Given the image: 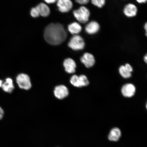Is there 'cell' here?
Here are the masks:
<instances>
[{
    "label": "cell",
    "instance_id": "obj_1",
    "mask_svg": "<svg viewBox=\"0 0 147 147\" xmlns=\"http://www.w3.org/2000/svg\"><path fill=\"white\" fill-rule=\"evenodd\" d=\"M67 33L62 25L59 23H51L46 27L44 38L50 45H57L65 41Z\"/></svg>",
    "mask_w": 147,
    "mask_h": 147
},
{
    "label": "cell",
    "instance_id": "obj_2",
    "mask_svg": "<svg viewBox=\"0 0 147 147\" xmlns=\"http://www.w3.org/2000/svg\"><path fill=\"white\" fill-rule=\"evenodd\" d=\"M73 14L79 22L82 24L87 22L90 15L89 9L84 6L81 7L77 10L74 11Z\"/></svg>",
    "mask_w": 147,
    "mask_h": 147
},
{
    "label": "cell",
    "instance_id": "obj_3",
    "mask_svg": "<svg viewBox=\"0 0 147 147\" xmlns=\"http://www.w3.org/2000/svg\"><path fill=\"white\" fill-rule=\"evenodd\" d=\"M69 47L74 51L82 50L85 47V42L81 36H73L70 40L68 43Z\"/></svg>",
    "mask_w": 147,
    "mask_h": 147
},
{
    "label": "cell",
    "instance_id": "obj_4",
    "mask_svg": "<svg viewBox=\"0 0 147 147\" xmlns=\"http://www.w3.org/2000/svg\"><path fill=\"white\" fill-rule=\"evenodd\" d=\"M16 81L18 85L22 89L28 90L32 87L30 78L28 75L25 74L18 75L16 77Z\"/></svg>",
    "mask_w": 147,
    "mask_h": 147
},
{
    "label": "cell",
    "instance_id": "obj_5",
    "mask_svg": "<svg viewBox=\"0 0 147 147\" xmlns=\"http://www.w3.org/2000/svg\"><path fill=\"white\" fill-rule=\"evenodd\" d=\"M57 5L59 10L62 13L69 12L73 6L71 0H58Z\"/></svg>",
    "mask_w": 147,
    "mask_h": 147
},
{
    "label": "cell",
    "instance_id": "obj_6",
    "mask_svg": "<svg viewBox=\"0 0 147 147\" xmlns=\"http://www.w3.org/2000/svg\"><path fill=\"white\" fill-rule=\"evenodd\" d=\"M54 94L57 98L62 100L68 95L69 90L65 86L62 85L58 86L55 87Z\"/></svg>",
    "mask_w": 147,
    "mask_h": 147
},
{
    "label": "cell",
    "instance_id": "obj_7",
    "mask_svg": "<svg viewBox=\"0 0 147 147\" xmlns=\"http://www.w3.org/2000/svg\"><path fill=\"white\" fill-rule=\"evenodd\" d=\"M80 61L87 68L93 67L95 63L94 57L93 55L88 53H84L81 58Z\"/></svg>",
    "mask_w": 147,
    "mask_h": 147
},
{
    "label": "cell",
    "instance_id": "obj_8",
    "mask_svg": "<svg viewBox=\"0 0 147 147\" xmlns=\"http://www.w3.org/2000/svg\"><path fill=\"white\" fill-rule=\"evenodd\" d=\"M135 86L131 84H127L123 86L121 89V92L123 96L126 97L133 96L136 92Z\"/></svg>",
    "mask_w": 147,
    "mask_h": 147
},
{
    "label": "cell",
    "instance_id": "obj_9",
    "mask_svg": "<svg viewBox=\"0 0 147 147\" xmlns=\"http://www.w3.org/2000/svg\"><path fill=\"white\" fill-rule=\"evenodd\" d=\"M138 9L136 5L133 3H128L125 6L123 12L127 17L132 18L136 16Z\"/></svg>",
    "mask_w": 147,
    "mask_h": 147
},
{
    "label": "cell",
    "instance_id": "obj_10",
    "mask_svg": "<svg viewBox=\"0 0 147 147\" xmlns=\"http://www.w3.org/2000/svg\"><path fill=\"white\" fill-rule=\"evenodd\" d=\"M63 66L65 71L68 73L72 74L75 72L76 64L72 59H66L63 62Z\"/></svg>",
    "mask_w": 147,
    "mask_h": 147
},
{
    "label": "cell",
    "instance_id": "obj_11",
    "mask_svg": "<svg viewBox=\"0 0 147 147\" xmlns=\"http://www.w3.org/2000/svg\"><path fill=\"white\" fill-rule=\"evenodd\" d=\"M100 25L97 22L92 21L88 23L85 27V31L88 34H96L100 29Z\"/></svg>",
    "mask_w": 147,
    "mask_h": 147
},
{
    "label": "cell",
    "instance_id": "obj_12",
    "mask_svg": "<svg viewBox=\"0 0 147 147\" xmlns=\"http://www.w3.org/2000/svg\"><path fill=\"white\" fill-rule=\"evenodd\" d=\"M121 136V132L118 128L115 127L110 130L108 139L110 141L116 142L118 141Z\"/></svg>",
    "mask_w": 147,
    "mask_h": 147
},
{
    "label": "cell",
    "instance_id": "obj_13",
    "mask_svg": "<svg viewBox=\"0 0 147 147\" xmlns=\"http://www.w3.org/2000/svg\"><path fill=\"white\" fill-rule=\"evenodd\" d=\"M40 16L46 17L48 16L50 13V10L47 5L43 3H41L36 7Z\"/></svg>",
    "mask_w": 147,
    "mask_h": 147
},
{
    "label": "cell",
    "instance_id": "obj_14",
    "mask_svg": "<svg viewBox=\"0 0 147 147\" xmlns=\"http://www.w3.org/2000/svg\"><path fill=\"white\" fill-rule=\"evenodd\" d=\"M3 91L7 93H11L13 91L14 87L11 79L7 78L5 82H3L1 87Z\"/></svg>",
    "mask_w": 147,
    "mask_h": 147
},
{
    "label": "cell",
    "instance_id": "obj_15",
    "mask_svg": "<svg viewBox=\"0 0 147 147\" xmlns=\"http://www.w3.org/2000/svg\"><path fill=\"white\" fill-rule=\"evenodd\" d=\"M68 29L69 32L71 34H77L81 32L82 28L80 24L77 22H73L68 25Z\"/></svg>",
    "mask_w": 147,
    "mask_h": 147
},
{
    "label": "cell",
    "instance_id": "obj_16",
    "mask_svg": "<svg viewBox=\"0 0 147 147\" xmlns=\"http://www.w3.org/2000/svg\"><path fill=\"white\" fill-rule=\"evenodd\" d=\"M119 74L121 76L125 78H128L131 76V73L126 69L124 65L121 66L119 69Z\"/></svg>",
    "mask_w": 147,
    "mask_h": 147
},
{
    "label": "cell",
    "instance_id": "obj_17",
    "mask_svg": "<svg viewBox=\"0 0 147 147\" xmlns=\"http://www.w3.org/2000/svg\"><path fill=\"white\" fill-rule=\"evenodd\" d=\"M71 83L75 87H82L81 86L79 76L76 75H74L70 80Z\"/></svg>",
    "mask_w": 147,
    "mask_h": 147
},
{
    "label": "cell",
    "instance_id": "obj_18",
    "mask_svg": "<svg viewBox=\"0 0 147 147\" xmlns=\"http://www.w3.org/2000/svg\"><path fill=\"white\" fill-rule=\"evenodd\" d=\"M91 2L95 6L99 8H102L106 3V0H91Z\"/></svg>",
    "mask_w": 147,
    "mask_h": 147
},
{
    "label": "cell",
    "instance_id": "obj_19",
    "mask_svg": "<svg viewBox=\"0 0 147 147\" xmlns=\"http://www.w3.org/2000/svg\"><path fill=\"white\" fill-rule=\"evenodd\" d=\"M80 82L81 87L86 86L89 84V81L88 80L87 77L85 75H81L79 76Z\"/></svg>",
    "mask_w": 147,
    "mask_h": 147
},
{
    "label": "cell",
    "instance_id": "obj_20",
    "mask_svg": "<svg viewBox=\"0 0 147 147\" xmlns=\"http://www.w3.org/2000/svg\"><path fill=\"white\" fill-rule=\"evenodd\" d=\"M30 14L32 17L36 18L39 17L40 16L37 9L36 7L33 8L31 9Z\"/></svg>",
    "mask_w": 147,
    "mask_h": 147
},
{
    "label": "cell",
    "instance_id": "obj_21",
    "mask_svg": "<svg viewBox=\"0 0 147 147\" xmlns=\"http://www.w3.org/2000/svg\"><path fill=\"white\" fill-rule=\"evenodd\" d=\"M76 2L80 5H86L89 3L90 0H75Z\"/></svg>",
    "mask_w": 147,
    "mask_h": 147
},
{
    "label": "cell",
    "instance_id": "obj_22",
    "mask_svg": "<svg viewBox=\"0 0 147 147\" xmlns=\"http://www.w3.org/2000/svg\"><path fill=\"white\" fill-rule=\"evenodd\" d=\"M125 67L127 70L130 73H131L133 71V67L129 64L127 63L125 65Z\"/></svg>",
    "mask_w": 147,
    "mask_h": 147
},
{
    "label": "cell",
    "instance_id": "obj_23",
    "mask_svg": "<svg viewBox=\"0 0 147 147\" xmlns=\"http://www.w3.org/2000/svg\"><path fill=\"white\" fill-rule=\"evenodd\" d=\"M46 3H49V4H51V3H54L57 1L58 0H44Z\"/></svg>",
    "mask_w": 147,
    "mask_h": 147
},
{
    "label": "cell",
    "instance_id": "obj_24",
    "mask_svg": "<svg viewBox=\"0 0 147 147\" xmlns=\"http://www.w3.org/2000/svg\"><path fill=\"white\" fill-rule=\"evenodd\" d=\"M3 115H4V111L2 108L0 107V120L3 118Z\"/></svg>",
    "mask_w": 147,
    "mask_h": 147
},
{
    "label": "cell",
    "instance_id": "obj_25",
    "mask_svg": "<svg viewBox=\"0 0 147 147\" xmlns=\"http://www.w3.org/2000/svg\"><path fill=\"white\" fill-rule=\"evenodd\" d=\"M139 3H144L147 2V0H136Z\"/></svg>",
    "mask_w": 147,
    "mask_h": 147
},
{
    "label": "cell",
    "instance_id": "obj_26",
    "mask_svg": "<svg viewBox=\"0 0 147 147\" xmlns=\"http://www.w3.org/2000/svg\"><path fill=\"white\" fill-rule=\"evenodd\" d=\"M144 28L146 31V35L147 37V22L145 24Z\"/></svg>",
    "mask_w": 147,
    "mask_h": 147
},
{
    "label": "cell",
    "instance_id": "obj_27",
    "mask_svg": "<svg viewBox=\"0 0 147 147\" xmlns=\"http://www.w3.org/2000/svg\"><path fill=\"white\" fill-rule=\"evenodd\" d=\"M144 60L145 62L147 64V54L144 56Z\"/></svg>",
    "mask_w": 147,
    "mask_h": 147
},
{
    "label": "cell",
    "instance_id": "obj_28",
    "mask_svg": "<svg viewBox=\"0 0 147 147\" xmlns=\"http://www.w3.org/2000/svg\"><path fill=\"white\" fill-rule=\"evenodd\" d=\"M3 81L1 80H0V87H1L2 85L3 84Z\"/></svg>",
    "mask_w": 147,
    "mask_h": 147
},
{
    "label": "cell",
    "instance_id": "obj_29",
    "mask_svg": "<svg viewBox=\"0 0 147 147\" xmlns=\"http://www.w3.org/2000/svg\"><path fill=\"white\" fill-rule=\"evenodd\" d=\"M146 109H147V103H146Z\"/></svg>",
    "mask_w": 147,
    "mask_h": 147
}]
</instances>
